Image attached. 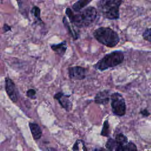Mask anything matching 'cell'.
I'll use <instances>...</instances> for the list:
<instances>
[{"label": "cell", "instance_id": "7", "mask_svg": "<svg viewBox=\"0 0 151 151\" xmlns=\"http://www.w3.org/2000/svg\"><path fill=\"white\" fill-rule=\"evenodd\" d=\"M5 90L11 101L17 102L18 100V91L14 83L9 77L5 78Z\"/></svg>", "mask_w": 151, "mask_h": 151}, {"label": "cell", "instance_id": "4", "mask_svg": "<svg viewBox=\"0 0 151 151\" xmlns=\"http://www.w3.org/2000/svg\"><path fill=\"white\" fill-rule=\"evenodd\" d=\"M124 58V56L122 51H114L105 55L94 65V67L100 71H104L121 64Z\"/></svg>", "mask_w": 151, "mask_h": 151}, {"label": "cell", "instance_id": "18", "mask_svg": "<svg viewBox=\"0 0 151 151\" xmlns=\"http://www.w3.org/2000/svg\"><path fill=\"white\" fill-rule=\"evenodd\" d=\"M142 37L146 41L151 42V28L146 29L143 32Z\"/></svg>", "mask_w": 151, "mask_h": 151}, {"label": "cell", "instance_id": "20", "mask_svg": "<svg viewBox=\"0 0 151 151\" xmlns=\"http://www.w3.org/2000/svg\"><path fill=\"white\" fill-rule=\"evenodd\" d=\"M27 96L31 99H34L36 98V91L33 88H30L27 90Z\"/></svg>", "mask_w": 151, "mask_h": 151}, {"label": "cell", "instance_id": "10", "mask_svg": "<svg viewBox=\"0 0 151 151\" xmlns=\"http://www.w3.org/2000/svg\"><path fill=\"white\" fill-rule=\"evenodd\" d=\"M51 48L57 54L62 57L65 54L67 48V42L65 41H64L59 44H52L51 45Z\"/></svg>", "mask_w": 151, "mask_h": 151}, {"label": "cell", "instance_id": "14", "mask_svg": "<svg viewBox=\"0 0 151 151\" xmlns=\"http://www.w3.org/2000/svg\"><path fill=\"white\" fill-rule=\"evenodd\" d=\"M116 144L118 145H126L127 143V137L122 133L117 134L115 137Z\"/></svg>", "mask_w": 151, "mask_h": 151}, {"label": "cell", "instance_id": "16", "mask_svg": "<svg viewBox=\"0 0 151 151\" xmlns=\"http://www.w3.org/2000/svg\"><path fill=\"white\" fill-rule=\"evenodd\" d=\"M116 147L115 140L112 138H109L106 143V149L109 151H113L114 148Z\"/></svg>", "mask_w": 151, "mask_h": 151}, {"label": "cell", "instance_id": "22", "mask_svg": "<svg viewBox=\"0 0 151 151\" xmlns=\"http://www.w3.org/2000/svg\"><path fill=\"white\" fill-rule=\"evenodd\" d=\"M11 30V27L9 26L8 24H4V27H3V31L4 32H7L8 31Z\"/></svg>", "mask_w": 151, "mask_h": 151}, {"label": "cell", "instance_id": "21", "mask_svg": "<svg viewBox=\"0 0 151 151\" xmlns=\"http://www.w3.org/2000/svg\"><path fill=\"white\" fill-rule=\"evenodd\" d=\"M80 143V140H77L73 146V151H79V146Z\"/></svg>", "mask_w": 151, "mask_h": 151}, {"label": "cell", "instance_id": "12", "mask_svg": "<svg viewBox=\"0 0 151 151\" xmlns=\"http://www.w3.org/2000/svg\"><path fill=\"white\" fill-rule=\"evenodd\" d=\"M91 2V0H80L73 4V5H72V8L75 12H80Z\"/></svg>", "mask_w": 151, "mask_h": 151}, {"label": "cell", "instance_id": "17", "mask_svg": "<svg viewBox=\"0 0 151 151\" xmlns=\"http://www.w3.org/2000/svg\"><path fill=\"white\" fill-rule=\"evenodd\" d=\"M31 13L32 14V15L39 21H41V17H40V13H41V11L39 7L37 6H34L33 8L31 9Z\"/></svg>", "mask_w": 151, "mask_h": 151}, {"label": "cell", "instance_id": "25", "mask_svg": "<svg viewBox=\"0 0 151 151\" xmlns=\"http://www.w3.org/2000/svg\"><path fill=\"white\" fill-rule=\"evenodd\" d=\"M82 148H83V151H88V150H87V149L86 148V146L84 145V142H83V143H82Z\"/></svg>", "mask_w": 151, "mask_h": 151}, {"label": "cell", "instance_id": "13", "mask_svg": "<svg viewBox=\"0 0 151 151\" xmlns=\"http://www.w3.org/2000/svg\"><path fill=\"white\" fill-rule=\"evenodd\" d=\"M63 22L64 24V25L65 26V27L66 28V29H67L68 33L71 35V37H73V38L74 40H76L78 38V34L75 31V30L73 29L71 27V26L69 24V22H68L67 18L65 17H63Z\"/></svg>", "mask_w": 151, "mask_h": 151}, {"label": "cell", "instance_id": "8", "mask_svg": "<svg viewBox=\"0 0 151 151\" xmlns=\"http://www.w3.org/2000/svg\"><path fill=\"white\" fill-rule=\"evenodd\" d=\"M70 95H66L64 94L62 92H59L56 93L54 97L55 99H56L60 104L63 107L64 109H65L66 111H70L72 109V103L70 100L69 97Z\"/></svg>", "mask_w": 151, "mask_h": 151}, {"label": "cell", "instance_id": "3", "mask_svg": "<svg viewBox=\"0 0 151 151\" xmlns=\"http://www.w3.org/2000/svg\"><path fill=\"white\" fill-rule=\"evenodd\" d=\"M94 38L103 45L112 48L119 42L120 38L118 34L109 27H100L93 32Z\"/></svg>", "mask_w": 151, "mask_h": 151}, {"label": "cell", "instance_id": "15", "mask_svg": "<svg viewBox=\"0 0 151 151\" xmlns=\"http://www.w3.org/2000/svg\"><path fill=\"white\" fill-rule=\"evenodd\" d=\"M109 133H110V126H109L108 120H106L104 121V122L103 123V128L101 131L100 134L103 136L107 137L109 135Z\"/></svg>", "mask_w": 151, "mask_h": 151}, {"label": "cell", "instance_id": "6", "mask_svg": "<svg viewBox=\"0 0 151 151\" xmlns=\"http://www.w3.org/2000/svg\"><path fill=\"white\" fill-rule=\"evenodd\" d=\"M68 76L71 79L81 80L86 78L87 70L80 66H74L68 68Z\"/></svg>", "mask_w": 151, "mask_h": 151}, {"label": "cell", "instance_id": "11", "mask_svg": "<svg viewBox=\"0 0 151 151\" xmlns=\"http://www.w3.org/2000/svg\"><path fill=\"white\" fill-rule=\"evenodd\" d=\"M29 127L33 138L35 140L39 139L42 135V131L39 125L35 123H29Z\"/></svg>", "mask_w": 151, "mask_h": 151}, {"label": "cell", "instance_id": "19", "mask_svg": "<svg viewBox=\"0 0 151 151\" xmlns=\"http://www.w3.org/2000/svg\"><path fill=\"white\" fill-rule=\"evenodd\" d=\"M126 148L127 151H137L136 145L132 142H127L126 145Z\"/></svg>", "mask_w": 151, "mask_h": 151}, {"label": "cell", "instance_id": "5", "mask_svg": "<svg viewBox=\"0 0 151 151\" xmlns=\"http://www.w3.org/2000/svg\"><path fill=\"white\" fill-rule=\"evenodd\" d=\"M111 106L114 114L123 116L126 114V105L125 100L121 94L116 92L110 96Z\"/></svg>", "mask_w": 151, "mask_h": 151}, {"label": "cell", "instance_id": "9", "mask_svg": "<svg viewBox=\"0 0 151 151\" xmlns=\"http://www.w3.org/2000/svg\"><path fill=\"white\" fill-rule=\"evenodd\" d=\"M110 91L108 90L101 91L96 94L94 97V102L99 104H106L110 100Z\"/></svg>", "mask_w": 151, "mask_h": 151}, {"label": "cell", "instance_id": "1", "mask_svg": "<svg viewBox=\"0 0 151 151\" xmlns=\"http://www.w3.org/2000/svg\"><path fill=\"white\" fill-rule=\"evenodd\" d=\"M65 14L70 22L78 28L87 27L91 25L97 17L96 9L93 6H88L77 14H74L70 8H67Z\"/></svg>", "mask_w": 151, "mask_h": 151}, {"label": "cell", "instance_id": "23", "mask_svg": "<svg viewBox=\"0 0 151 151\" xmlns=\"http://www.w3.org/2000/svg\"><path fill=\"white\" fill-rule=\"evenodd\" d=\"M140 114H142L145 117H147V116H148L150 114L149 112L146 109H144V110H142L140 111Z\"/></svg>", "mask_w": 151, "mask_h": 151}, {"label": "cell", "instance_id": "24", "mask_svg": "<svg viewBox=\"0 0 151 151\" xmlns=\"http://www.w3.org/2000/svg\"><path fill=\"white\" fill-rule=\"evenodd\" d=\"M93 151H109L107 149L104 147H100V148H96Z\"/></svg>", "mask_w": 151, "mask_h": 151}, {"label": "cell", "instance_id": "2", "mask_svg": "<svg viewBox=\"0 0 151 151\" xmlns=\"http://www.w3.org/2000/svg\"><path fill=\"white\" fill-rule=\"evenodd\" d=\"M122 2L121 0H101L97 2V8L104 18L117 19L120 18L119 7Z\"/></svg>", "mask_w": 151, "mask_h": 151}]
</instances>
